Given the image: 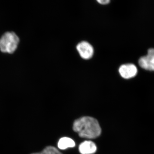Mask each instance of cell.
<instances>
[{"mask_svg":"<svg viewBox=\"0 0 154 154\" xmlns=\"http://www.w3.org/2000/svg\"><path fill=\"white\" fill-rule=\"evenodd\" d=\"M19 38L16 33L11 31L4 33L0 38V50L3 53H13L17 50Z\"/></svg>","mask_w":154,"mask_h":154,"instance_id":"7a4b0ae2","label":"cell"},{"mask_svg":"<svg viewBox=\"0 0 154 154\" xmlns=\"http://www.w3.org/2000/svg\"><path fill=\"white\" fill-rule=\"evenodd\" d=\"M97 2L102 5H107L110 3V1L109 0H98Z\"/></svg>","mask_w":154,"mask_h":154,"instance_id":"9c48e42d","label":"cell"},{"mask_svg":"<svg viewBox=\"0 0 154 154\" xmlns=\"http://www.w3.org/2000/svg\"><path fill=\"white\" fill-rule=\"evenodd\" d=\"M139 64L140 67L145 69L154 71V48L149 49L147 55L140 59Z\"/></svg>","mask_w":154,"mask_h":154,"instance_id":"3957f363","label":"cell"},{"mask_svg":"<svg viewBox=\"0 0 154 154\" xmlns=\"http://www.w3.org/2000/svg\"><path fill=\"white\" fill-rule=\"evenodd\" d=\"M73 129L80 137L88 139L98 137L102 131L98 121L90 116H84L75 120Z\"/></svg>","mask_w":154,"mask_h":154,"instance_id":"6da1fadb","label":"cell"},{"mask_svg":"<svg viewBox=\"0 0 154 154\" xmlns=\"http://www.w3.org/2000/svg\"><path fill=\"white\" fill-rule=\"evenodd\" d=\"M119 71L122 78L125 79H129L136 75L137 69L134 65L127 64L122 65L119 68Z\"/></svg>","mask_w":154,"mask_h":154,"instance_id":"5b68a950","label":"cell"},{"mask_svg":"<svg viewBox=\"0 0 154 154\" xmlns=\"http://www.w3.org/2000/svg\"><path fill=\"white\" fill-rule=\"evenodd\" d=\"M30 154H63L57 149L52 146H48L40 152L33 153Z\"/></svg>","mask_w":154,"mask_h":154,"instance_id":"ba28073f","label":"cell"},{"mask_svg":"<svg viewBox=\"0 0 154 154\" xmlns=\"http://www.w3.org/2000/svg\"><path fill=\"white\" fill-rule=\"evenodd\" d=\"M75 143L74 141L69 137L61 138L58 143L57 146L60 149H65L69 148H72L75 146Z\"/></svg>","mask_w":154,"mask_h":154,"instance_id":"52a82bcc","label":"cell"},{"mask_svg":"<svg viewBox=\"0 0 154 154\" xmlns=\"http://www.w3.org/2000/svg\"><path fill=\"white\" fill-rule=\"evenodd\" d=\"M77 49L81 57L84 59H89L94 54L93 46L86 41L82 42L77 45Z\"/></svg>","mask_w":154,"mask_h":154,"instance_id":"277c9868","label":"cell"},{"mask_svg":"<svg viewBox=\"0 0 154 154\" xmlns=\"http://www.w3.org/2000/svg\"><path fill=\"white\" fill-rule=\"evenodd\" d=\"M97 150L96 145L91 141H85L79 146V150L82 154H93Z\"/></svg>","mask_w":154,"mask_h":154,"instance_id":"8992f818","label":"cell"}]
</instances>
